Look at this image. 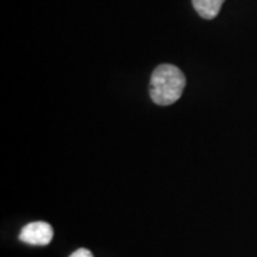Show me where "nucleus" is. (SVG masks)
Listing matches in <instances>:
<instances>
[{"mask_svg":"<svg viewBox=\"0 0 257 257\" xmlns=\"http://www.w3.org/2000/svg\"><path fill=\"white\" fill-rule=\"evenodd\" d=\"M186 77L173 64H160L155 69L150 80V97L159 106H169L183 94Z\"/></svg>","mask_w":257,"mask_h":257,"instance_id":"1","label":"nucleus"},{"mask_svg":"<svg viewBox=\"0 0 257 257\" xmlns=\"http://www.w3.org/2000/svg\"><path fill=\"white\" fill-rule=\"evenodd\" d=\"M19 239L33 246H46L53 239V227L46 221H33L22 229Z\"/></svg>","mask_w":257,"mask_h":257,"instance_id":"2","label":"nucleus"},{"mask_svg":"<svg viewBox=\"0 0 257 257\" xmlns=\"http://www.w3.org/2000/svg\"><path fill=\"white\" fill-rule=\"evenodd\" d=\"M223 2L224 0H192L197 15L206 20H211L219 15Z\"/></svg>","mask_w":257,"mask_h":257,"instance_id":"3","label":"nucleus"},{"mask_svg":"<svg viewBox=\"0 0 257 257\" xmlns=\"http://www.w3.org/2000/svg\"><path fill=\"white\" fill-rule=\"evenodd\" d=\"M70 257H93V254L92 251L87 250V248H79V250H76L74 253H72Z\"/></svg>","mask_w":257,"mask_h":257,"instance_id":"4","label":"nucleus"}]
</instances>
